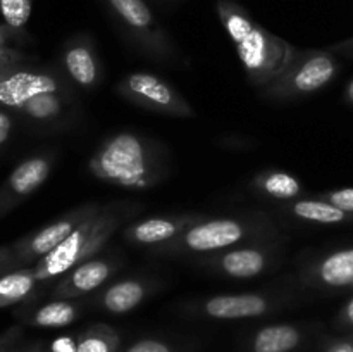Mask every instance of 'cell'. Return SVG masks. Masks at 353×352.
Returning a JSON list of instances; mask_svg holds the SVG:
<instances>
[{
	"mask_svg": "<svg viewBox=\"0 0 353 352\" xmlns=\"http://www.w3.org/2000/svg\"><path fill=\"white\" fill-rule=\"evenodd\" d=\"M164 145L134 131L109 135L88 159L93 178L119 188L150 190L168 176Z\"/></svg>",
	"mask_w": 353,
	"mask_h": 352,
	"instance_id": "cell-1",
	"label": "cell"
},
{
	"mask_svg": "<svg viewBox=\"0 0 353 352\" xmlns=\"http://www.w3.org/2000/svg\"><path fill=\"white\" fill-rule=\"evenodd\" d=\"M278 238L271 216L261 211L202 219L168 244L148 248L157 257H205L255 240Z\"/></svg>",
	"mask_w": 353,
	"mask_h": 352,
	"instance_id": "cell-2",
	"label": "cell"
},
{
	"mask_svg": "<svg viewBox=\"0 0 353 352\" xmlns=\"http://www.w3.org/2000/svg\"><path fill=\"white\" fill-rule=\"evenodd\" d=\"M216 10L236 48L248 81L255 88H264L288 64L295 47L255 23L234 0H217Z\"/></svg>",
	"mask_w": 353,
	"mask_h": 352,
	"instance_id": "cell-3",
	"label": "cell"
},
{
	"mask_svg": "<svg viewBox=\"0 0 353 352\" xmlns=\"http://www.w3.org/2000/svg\"><path fill=\"white\" fill-rule=\"evenodd\" d=\"M143 211L141 202H117L103 204L102 209L86 221H83L57 248L45 255L33 266L34 276L40 283L61 278L62 275L99 255L103 245L109 244L112 235L119 231L128 221H133Z\"/></svg>",
	"mask_w": 353,
	"mask_h": 352,
	"instance_id": "cell-4",
	"label": "cell"
},
{
	"mask_svg": "<svg viewBox=\"0 0 353 352\" xmlns=\"http://www.w3.org/2000/svg\"><path fill=\"white\" fill-rule=\"evenodd\" d=\"M340 68L336 55L327 48H295L283 71L259 92L264 99L278 102L303 99L333 83Z\"/></svg>",
	"mask_w": 353,
	"mask_h": 352,
	"instance_id": "cell-5",
	"label": "cell"
},
{
	"mask_svg": "<svg viewBox=\"0 0 353 352\" xmlns=\"http://www.w3.org/2000/svg\"><path fill=\"white\" fill-rule=\"evenodd\" d=\"M124 37L140 54L155 62H176L178 48L145 0H105Z\"/></svg>",
	"mask_w": 353,
	"mask_h": 352,
	"instance_id": "cell-6",
	"label": "cell"
},
{
	"mask_svg": "<svg viewBox=\"0 0 353 352\" xmlns=\"http://www.w3.org/2000/svg\"><path fill=\"white\" fill-rule=\"evenodd\" d=\"M121 99L150 113L171 117H193L195 110L188 100L165 79L154 72H130L116 83Z\"/></svg>",
	"mask_w": 353,
	"mask_h": 352,
	"instance_id": "cell-7",
	"label": "cell"
},
{
	"mask_svg": "<svg viewBox=\"0 0 353 352\" xmlns=\"http://www.w3.org/2000/svg\"><path fill=\"white\" fill-rule=\"evenodd\" d=\"M199 259L202 268L219 276L233 280H252L265 275L279 264L281 244L278 238L255 240Z\"/></svg>",
	"mask_w": 353,
	"mask_h": 352,
	"instance_id": "cell-8",
	"label": "cell"
},
{
	"mask_svg": "<svg viewBox=\"0 0 353 352\" xmlns=\"http://www.w3.org/2000/svg\"><path fill=\"white\" fill-rule=\"evenodd\" d=\"M103 204L99 202H86L81 206H76L74 209L68 211L57 217L55 221L48 223L47 226L40 228V230L28 233L10 244L14 252V264L17 268H30V266L37 264L40 259L50 254L54 248H57L83 221L92 217L93 214L99 213L102 209Z\"/></svg>",
	"mask_w": 353,
	"mask_h": 352,
	"instance_id": "cell-9",
	"label": "cell"
},
{
	"mask_svg": "<svg viewBox=\"0 0 353 352\" xmlns=\"http://www.w3.org/2000/svg\"><path fill=\"white\" fill-rule=\"evenodd\" d=\"M43 93L72 95L74 86L57 69L19 68L0 76V107L16 113L28 100Z\"/></svg>",
	"mask_w": 353,
	"mask_h": 352,
	"instance_id": "cell-10",
	"label": "cell"
},
{
	"mask_svg": "<svg viewBox=\"0 0 353 352\" xmlns=\"http://www.w3.org/2000/svg\"><path fill=\"white\" fill-rule=\"evenodd\" d=\"M283 304H286L285 297L265 292L221 293L193 302L190 313L216 321L254 320L278 311Z\"/></svg>",
	"mask_w": 353,
	"mask_h": 352,
	"instance_id": "cell-11",
	"label": "cell"
},
{
	"mask_svg": "<svg viewBox=\"0 0 353 352\" xmlns=\"http://www.w3.org/2000/svg\"><path fill=\"white\" fill-rule=\"evenodd\" d=\"M55 164L52 152H40L21 161L0 183V219L33 195L48 179Z\"/></svg>",
	"mask_w": 353,
	"mask_h": 352,
	"instance_id": "cell-12",
	"label": "cell"
},
{
	"mask_svg": "<svg viewBox=\"0 0 353 352\" xmlns=\"http://www.w3.org/2000/svg\"><path fill=\"white\" fill-rule=\"evenodd\" d=\"M299 278L303 286L317 292H334L353 285V247L338 248L309 259L300 266Z\"/></svg>",
	"mask_w": 353,
	"mask_h": 352,
	"instance_id": "cell-13",
	"label": "cell"
},
{
	"mask_svg": "<svg viewBox=\"0 0 353 352\" xmlns=\"http://www.w3.org/2000/svg\"><path fill=\"white\" fill-rule=\"evenodd\" d=\"M119 268V261L112 255H95L79 262L61 276L50 292V299L76 300L102 289L103 283Z\"/></svg>",
	"mask_w": 353,
	"mask_h": 352,
	"instance_id": "cell-14",
	"label": "cell"
},
{
	"mask_svg": "<svg viewBox=\"0 0 353 352\" xmlns=\"http://www.w3.org/2000/svg\"><path fill=\"white\" fill-rule=\"evenodd\" d=\"M61 69L72 86L81 90H93L99 86L103 68L95 41L88 35H76L69 38L61 52Z\"/></svg>",
	"mask_w": 353,
	"mask_h": 352,
	"instance_id": "cell-15",
	"label": "cell"
},
{
	"mask_svg": "<svg viewBox=\"0 0 353 352\" xmlns=\"http://www.w3.org/2000/svg\"><path fill=\"white\" fill-rule=\"evenodd\" d=\"M207 216L196 213L172 214V216H152L145 219H133L123 228V237L128 244L134 247L152 248L155 245L168 244L188 230L193 224L200 223Z\"/></svg>",
	"mask_w": 353,
	"mask_h": 352,
	"instance_id": "cell-16",
	"label": "cell"
},
{
	"mask_svg": "<svg viewBox=\"0 0 353 352\" xmlns=\"http://www.w3.org/2000/svg\"><path fill=\"white\" fill-rule=\"evenodd\" d=\"M157 289V283L147 278H124L100 290L92 297V306L109 314H128L140 307Z\"/></svg>",
	"mask_w": 353,
	"mask_h": 352,
	"instance_id": "cell-17",
	"label": "cell"
},
{
	"mask_svg": "<svg viewBox=\"0 0 353 352\" xmlns=\"http://www.w3.org/2000/svg\"><path fill=\"white\" fill-rule=\"evenodd\" d=\"M281 211L302 223L324 224V226L353 223V216L319 197H309V199L302 197V199L290 200V202H281Z\"/></svg>",
	"mask_w": 353,
	"mask_h": 352,
	"instance_id": "cell-18",
	"label": "cell"
},
{
	"mask_svg": "<svg viewBox=\"0 0 353 352\" xmlns=\"http://www.w3.org/2000/svg\"><path fill=\"white\" fill-rule=\"evenodd\" d=\"M252 188L265 199L290 202L305 197V188L295 175L279 169H265L252 178Z\"/></svg>",
	"mask_w": 353,
	"mask_h": 352,
	"instance_id": "cell-19",
	"label": "cell"
},
{
	"mask_svg": "<svg viewBox=\"0 0 353 352\" xmlns=\"http://www.w3.org/2000/svg\"><path fill=\"white\" fill-rule=\"evenodd\" d=\"M303 337L305 335L299 324H268L252 335L250 352H293L302 345Z\"/></svg>",
	"mask_w": 353,
	"mask_h": 352,
	"instance_id": "cell-20",
	"label": "cell"
},
{
	"mask_svg": "<svg viewBox=\"0 0 353 352\" xmlns=\"http://www.w3.org/2000/svg\"><path fill=\"white\" fill-rule=\"evenodd\" d=\"M72 95L64 93H43L28 100L24 106L16 110L26 119L38 124H57L65 119L68 109L71 107Z\"/></svg>",
	"mask_w": 353,
	"mask_h": 352,
	"instance_id": "cell-21",
	"label": "cell"
},
{
	"mask_svg": "<svg viewBox=\"0 0 353 352\" xmlns=\"http://www.w3.org/2000/svg\"><path fill=\"white\" fill-rule=\"evenodd\" d=\"M40 282L34 276L33 266L17 268L0 275V309L26 302L37 292Z\"/></svg>",
	"mask_w": 353,
	"mask_h": 352,
	"instance_id": "cell-22",
	"label": "cell"
},
{
	"mask_svg": "<svg viewBox=\"0 0 353 352\" xmlns=\"http://www.w3.org/2000/svg\"><path fill=\"white\" fill-rule=\"evenodd\" d=\"M81 314V306L74 300L52 299L50 302L31 311L26 323L34 328H64L74 323Z\"/></svg>",
	"mask_w": 353,
	"mask_h": 352,
	"instance_id": "cell-23",
	"label": "cell"
},
{
	"mask_svg": "<svg viewBox=\"0 0 353 352\" xmlns=\"http://www.w3.org/2000/svg\"><path fill=\"white\" fill-rule=\"evenodd\" d=\"M74 352H121V337L109 324H92L74 335Z\"/></svg>",
	"mask_w": 353,
	"mask_h": 352,
	"instance_id": "cell-24",
	"label": "cell"
},
{
	"mask_svg": "<svg viewBox=\"0 0 353 352\" xmlns=\"http://www.w3.org/2000/svg\"><path fill=\"white\" fill-rule=\"evenodd\" d=\"M24 38H26L24 31L14 30L6 23L0 24V72L26 68L24 64L30 61V57L19 48V43H23Z\"/></svg>",
	"mask_w": 353,
	"mask_h": 352,
	"instance_id": "cell-25",
	"label": "cell"
},
{
	"mask_svg": "<svg viewBox=\"0 0 353 352\" xmlns=\"http://www.w3.org/2000/svg\"><path fill=\"white\" fill-rule=\"evenodd\" d=\"M33 9V0H0V16L7 26L24 31Z\"/></svg>",
	"mask_w": 353,
	"mask_h": 352,
	"instance_id": "cell-26",
	"label": "cell"
},
{
	"mask_svg": "<svg viewBox=\"0 0 353 352\" xmlns=\"http://www.w3.org/2000/svg\"><path fill=\"white\" fill-rule=\"evenodd\" d=\"M316 197L326 200V202L333 204L334 207L341 209L343 213L353 216V186H345V188H334L327 190V192L317 193Z\"/></svg>",
	"mask_w": 353,
	"mask_h": 352,
	"instance_id": "cell-27",
	"label": "cell"
},
{
	"mask_svg": "<svg viewBox=\"0 0 353 352\" xmlns=\"http://www.w3.org/2000/svg\"><path fill=\"white\" fill-rule=\"evenodd\" d=\"M124 352H174V349L168 342L157 340V338H143L131 344Z\"/></svg>",
	"mask_w": 353,
	"mask_h": 352,
	"instance_id": "cell-28",
	"label": "cell"
},
{
	"mask_svg": "<svg viewBox=\"0 0 353 352\" xmlns=\"http://www.w3.org/2000/svg\"><path fill=\"white\" fill-rule=\"evenodd\" d=\"M14 114L12 110L0 107V150L9 144L14 131Z\"/></svg>",
	"mask_w": 353,
	"mask_h": 352,
	"instance_id": "cell-29",
	"label": "cell"
},
{
	"mask_svg": "<svg viewBox=\"0 0 353 352\" xmlns=\"http://www.w3.org/2000/svg\"><path fill=\"white\" fill-rule=\"evenodd\" d=\"M23 337V328L21 326H10L6 331L0 333V352H10L19 338Z\"/></svg>",
	"mask_w": 353,
	"mask_h": 352,
	"instance_id": "cell-30",
	"label": "cell"
},
{
	"mask_svg": "<svg viewBox=\"0 0 353 352\" xmlns=\"http://www.w3.org/2000/svg\"><path fill=\"white\" fill-rule=\"evenodd\" d=\"M334 323H336V326L340 328V330L353 331V297L348 299L347 302L343 304V307L338 311Z\"/></svg>",
	"mask_w": 353,
	"mask_h": 352,
	"instance_id": "cell-31",
	"label": "cell"
},
{
	"mask_svg": "<svg viewBox=\"0 0 353 352\" xmlns=\"http://www.w3.org/2000/svg\"><path fill=\"white\" fill-rule=\"evenodd\" d=\"M16 269L14 264V252L10 245H0V271L7 273Z\"/></svg>",
	"mask_w": 353,
	"mask_h": 352,
	"instance_id": "cell-32",
	"label": "cell"
},
{
	"mask_svg": "<svg viewBox=\"0 0 353 352\" xmlns=\"http://www.w3.org/2000/svg\"><path fill=\"white\" fill-rule=\"evenodd\" d=\"M324 352H353V333L333 340Z\"/></svg>",
	"mask_w": 353,
	"mask_h": 352,
	"instance_id": "cell-33",
	"label": "cell"
},
{
	"mask_svg": "<svg viewBox=\"0 0 353 352\" xmlns=\"http://www.w3.org/2000/svg\"><path fill=\"white\" fill-rule=\"evenodd\" d=\"M52 352H74V337H59L50 344Z\"/></svg>",
	"mask_w": 353,
	"mask_h": 352,
	"instance_id": "cell-34",
	"label": "cell"
},
{
	"mask_svg": "<svg viewBox=\"0 0 353 352\" xmlns=\"http://www.w3.org/2000/svg\"><path fill=\"white\" fill-rule=\"evenodd\" d=\"M327 50L333 52L334 55H343V57H350L353 59V37L352 38H347V40L343 41H338V43L331 45Z\"/></svg>",
	"mask_w": 353,
	"mask_h": 352,
	"instance_id": "cell-35",
	"label": "cell"
},
{
	"mask_svg": "<svg viewBox=\"0 0 353 352\" xmlns=\"http://www.w3.org/2000/svg\"><path fill=\"white\" fill-rule=\"evenodd\" d=\"M343 99H345V102L348 104V106H353V78L347 83V86H345Z\"/></svg>",
	"mask_w": 353,
	"mask_h": 352,
	"instance_id": "cell-36",
	"label": "cell"
},
{
	"mask_svg": "<svg viewBox=\"0 0 353 352\" xmlns=\"http://www.w3.org/2000/svg\"><path fill=\"white\" fill-rule=\"evenodd\" d=\"M7 273H9V271H7ZM0 275H3V273H2V271H0Z\"/></svg>",
	"mask_w": 353,
	"mask_h": 352,
	"instance_id": "cell-37",
	"label": "cell"
},
{
	"mask_svg": "<svg viewBox=\"0 0 353 352\" xmlns=\"http://www.w3.org/2000/svg\"><path fill=\"white\" fill-rule=\"evenodd\" d=\"M350 290H353V285H352V286H350Z\"/></svg>",
	"mask_w": 353,
	"mask_h": 352,
	"instance_id": "cell-38",
	"label": "cell"
},
{
	"mask_svg": "<svg viewBox=\"0 0 353 352\" xmlns=\"http://www.w3.org/2000/svg\"><path fill=\"white\" fill-rule=\"evenodd\" d=\"M3 75V72H0V76H2Z\"/></svg>",
	"mask_w": 353,
	"mask_h": 352,
	"instance_id": "cell-39",
	"label": "cell"
}]
</instances>
